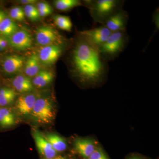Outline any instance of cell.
Here are the masks:
<instances>
[{
	"label": "cell",
	"instance_id": "30bf717a",
	"mask_svg": "<svg viewBox=\"0 0 159 159\" xmlns=\"http://www.w3.org/2000/svg\"><path fill=\"white\" fill-rule=\"evenodd\" d=\"M33 137L38 150L41 155L43 156L45 159H53L56 157L57 152L39 132L34 131L33 132Z\"/></svg>",
	"mask_w": 159,
	"mask_h": 159
},
{
	"label": "cell",
	"instance_id": "836d02e7",
	"mask_svg": "<svg viewBox=\"0 0 159 159\" xmlns=\"http://www.w3.org/2000/svg\"><path fill=\"white\" fill-rule=\"evenodd\" d=\"M0 108H1V107H0Z\"/></svg>",
	"mask_w": 159,
	"mask_h": 159
},
{
	"label": "cell",
	"instance_id": "9c48e42d",
	"mask_svg": "<svg viewBox=\"0 0 159 159\" xmlns=\"http://www.w3.org/2000/svg\"><path fill=\"white\" fill-rule=\"evenodd\" d=\"M9 43L15 49L20 50L30 48L32 43L31 34L25 30H18L9 38Z\"/></svg>",
	"mask_w": 159,
	"mask_h": 159
},
{
	"label": "cell",
	"instance_id": "8fae6325",
	"mask_svg": "<svg viewBox=\"0 0 159 159\" xmlns=\"http://www.w3.org/2000/svg\"><path fill=\"white\" fill-rule=\"evenodd\" d=\"M74 145L77 152L84 159H88L97 147L95 141L89 138L76 139Z\"/></svg>",
	"mask_w": 159,
	"mask_h": 159
},
{
	"label": "cell",
	"instance_id": "ac0fdd59",
	"mask_svg": "<svg viewBox=\"0 0 159 159\" xmlns=\"http://www.w3.org/2000/svg\"><path fill=\"white\" fill-rule=\"evenodd\" d=\"M16 118L14 114L9 109L6 107L0 108V127L7 128L14 125Z\"/></svg>",
	"mask_w": 159,
	"mask_h": 159
},
{
	"label": "cell",
	"instance_id": "83f0119b",
	"mask_svg": "<svg viewBox=\"0 0 159 159\" xmlns=\"http://www.w3.org/2000/svg\"><path fill=\"white\" fill-rule=\"evenodd\" d=\"M8 45V42L6 39L0 37V47H2L3 49H5Z\"/></svg>",
	"mask_w": 159,
	"mask_h": 159
},
{
	"label": "cell",
	"instance_id": "4316f807",
	"mask_svg": "<svg viewBox=\"0 0 159 159\" xmlns=\"http://www.w3.org/2000/svg\"><path fill=\"white\" fill-rule=\"evenodd\" d=\"M37 2L35 0H22L20 1V2L22 4L26 5H33Z\"/></svg>",
	"mask_w": 159,
	"mask_h": 159
},
{
	"label": "cell",
	"instance_id": "603a6c76",
	"mask_svg": "<svg viewBox=\"0 0 159 159\" xmlns=\"http://www.w3.org/2000/svg\"><path fill=\"white\" fill-rule=\"evenodd\" d=\"M25 16L32 21H37L39 19L38 10L33 5H26L24 8Z\"/></svg>",
	"mask_w": 159,
	"mask_h": 159
},
{
	"label": "cell",
	"instance_id": "7402d4cb",
	"mask_svg": "<svg viewBox=\"0 0 159 159\" xmlns=\"http://www.w3.org/2000/svg\"><path fill=\"white\" fill-rule=\"evenodd\" d=\"M55 8L61 11H67L75 7L80 6L82 3L77 0H57L54 1Z\"/></svg>",
	"mask_w": 159,
	"mask_h": 159
},
{
	"label": "cell",
	"instance_id": "4dcf8cb0",
	"mask_svg": "<svg viewBox=\"0 0 159 159\" xmlns=\"http://www.w3.org/2000/svg\"><path fill=\"white\" fill-rule=\"evenodd\" d=\"M127 159H143V158L141 157L136 156H132L131 157H130L128 158Z\"/></svg>",
	"mask_w": 159,
	"mask_h": 159
},
{
	"label": "cell",
	"instance_id": "d6a6232c",
	"mask_svg": "<svg viewBox=\"0 0 159 159\" xmlns=\"http://www.w3.org/2000/svg\"><path fill=\"white\" fill-rule=\"evenodd\" d=\"M3 49H4L2 48V47H0V52H1V51H3Z\"/></svg>",
	"mask_w": 159,
	"mask_h": 159
},
{
	"label": "cell",
	"instance_id": "5b68a950",
	"mask_svg": "<svg viewBox=\"0 0 159 159\" xmlns=\"http://www.w3.org/2000/svg\"><path fill=\"white\" fill-rule=\"evenodd\" d=\"M111 33L104 25L80 32L86 39L97 48L105 43Z\"/></svg>",
	"mask_w": 159,
	"mask_h": 159
},
{
	"label": "cell",
	"instance_id": "cb8c5ba5",
	"mask_svg": "<svg viewBox=\"0 0 159 159\" xmlns=\"http://www.w3.org/2000/svg\"><path fill=\"white\" fill-rule=\"evenodd\" d=\"M9 16L12 19L19 21H22L25 19L24 9L20 7H15L11 8L9 11Z\"/></svg>",
	"mask_w": 159,
	"mask_h": 159
},
{
	"label": "cell",
	"instance_id": "9a60e30c",
	"mask_svg": "<svg viewBox=\"0 0 159 159\" xmlns=\"http://www.w3.org/2000/svg\"><path fill=\"white\" fill-rule=\"evenodd\" d=\"M12 85L15 89L21 93H29L34 89V85L29 77L19 75L12 80Z\"/></svg>",
	"mask_w": 159,
	"mask_h": 159
},
{
	"label": "cell",
	"instance_id": "484cf974",
	"mask_svg": "<svg viewBox=\"0 0 159 159\" xmlns=\"http://www.w3.org/2000/svg\"><path fill=\"white\" fill-rule=\"evenodd\" d=\"M37 9L38 11H52V8L48 3L46 2H40L37 4Z\"/></svg>",
	"mask_w": 159,
	"mask_h": 159
},
{
	"label": "cell",
	"instance_id": "ba28073f",
	"mask_svg": "<svg viewBox=\"0 0 159 159\" xmlns=\"http://www.w3.org/2000/svg\"><path fill=\"white\" fill-rule=\"evenodd\" d=\"M128 18L127 12L121 9L109 18L103 25L111 32L125 31Z\"/></svg>",
	"mask_w": 159,
	"mask_h": 159
},
{
	"label": "cell",
	"instance_id": "7c38bea8",
	"mask_svg": "<svg viewBox=\"0 0 159 159\" xmlns=\"http://www.w3.org/2000/svg\"><path fill=\"white\" fill-rule=\"evenodd\" d=\"M36 99L37 98L34 94H25L20 96L16 102L18 111L23 116L31 113Z\"/></svg>",
	"mask_w": 159,
	"mask_h": 159
},
{
	"label": "cell",
	"instance_id": "2e32d148",
	"mask_svg": "<svg viewBox=\"0 0 159 159\" xmlns=\"http://www.w3.org/2000/svg\"><path fill=\"white\" fill-rule=\"evenodd\" d=\"M54 77V74L51 71H40L34 77L32 83L34 86L41 88L49 84L53 80Z\"/></svg>",
	"mask_w": 159,
	"mask_h": 159
},
{
	"label": "cell",
	"instance_id": "44dd1931",
	"mask_svg": "<svg viewBox=\"0 0 159 159\" xmlns=\"http://www.w3.org/2000/svg\"><path fill=\"white\" fill-rule=\"evenodd\" d=\"M54 23L59 29L67 31H71L73 24L70 18L66 16L56 15L53 17Z\"/></svg>",
	"mask_w": 159,
	"mask_h": 159
},
{
	"label": "cell",
	"instance_id": "ffe728a7",
	"mask_svg": "<svg viewBox=\"0 0 159 159\" xmlns=\"http://www.w3.org/2000/svg\"><path fill=\"white\" fill-rule=\"evenodd\" d=\"M16 93L14 90L11 89L4 88L0 89V107L10 105L13 102L16 97Z\"/></svg>",
	"mask_w": 159,
	"mask_h": 159
},
{
	"label": "cell",
	"instance_id": "7a4b0ae2",
	"mask_svg": "<svg viewBox=\"0 0 159 159\" xmlns=\"http://www.w3.org/2000/svg\"><path fill=\"white\" fill-rule=\"evenodd\" d=\"M92 17L97 22L104 25L109 18L122 9L124 2L119 0L85 1Z\"/></svg>",
	"mask_w": 159,
	"mask_h": 159
},
{
	"label": "cell",
	"instance_id": "5bb4252c",
	"mask_svg": "<svg viewBox=\"0 0 159 159\" xmlns=\"http://www.w3.org/2000/svg\"><path fill=\"white\" fill-rule=\"evenodd\" d=\"M40 60L36 53L31 54L25 62L24 72L28 77H34L39 72Z\"/></svg>",
	"mask_w": 159,
	"mask_h": 159
},
{
	"label": "cell",
	"instance_id": "6da1fadb",
	"mask_svg": "<svg viewBox=\"0 0 159 159\" xmlns=\"http://www.w3.org/2000/svg\"><path fill=\"white\" fill-rule=\"evenodd\" d=\"M71 51V67L83 82L94 84L105 77L108 72L107 61L102 57L98 48L81 33Z\"/></svg>",
	"mask_w": 159,
	"mask_h": 159
},
{
	"label": "cell",
	"instance_id": "f1b7e54d",
	"mask_svg": "<svg viewBox=\"0 0 159 159\" xmlns=\"http://www.w3.org/2000/svg\"><path fill=\"white\" fill-rule=\"evenodd\" d=\"M39 16L41 17H46L50 15L52 13V11H38Z\"/></svg>",
	"mask_w": 159,
	"mask_h": 159
},
{
	"label": "cell",
	"instance_id": "e0dca14e",
	"mask_svg": "<svg viewBox=\"0 0 159 159\" xmlns=\"http://www.w3.org/2000/svg\"><path fill=\"white\" fill-rule=\"evenodd\" d=\"M18 30L16 23L9 18H5L0 24V34L8 39Z\"/></svg>",
	"mask_w": 159,
	"mask_h": 159
},
{
	"label": "cell",
	"instance_id": "277c9868",
	"mask_svg": "<svg viewBox=\"0 0 159 159\" xmlns=\"http://www.w3.org/2000/svg\"><path fill=\"white\" fill-rule=\"evenodd\" d=\"M33 117L40 124H50L54 117V110L52 103L47 98L37 99L32 112Z\"/></svg>",
	"mask_w": 159,
	"mask_h": 159
},
{
	"label": "cell",
	"instance_id": "3957f363",
	"mask_svg": "<svg viewBox=\"0 0 159 159\" xmlns=\"http://www.w3.org/2000/svg\"><path fill=\"white\" fill-rule=\"evenodd\" d=\"M129 41L125 31L112 32L105 43L98 48L106 61L116 58L124 51Z\"/></svg>",
	"mask_w": 159,
	"mask_h": 159
},
{
	"label": "cell",
	"instance_id": "d4e9b609",
	"mask_svg": "<svg viewBox=\"0 0 159 159\" xmlns=\"http://www.w3.org/2000/svg\"><path fill=\"white\" fill-rule=\"evenodd\" d=\"M88 159H109L104 151L100 147H97Z\"/></svg>",
	"mask_w": 159,
	"mask_h": 159
},
{
	"label": "cell",
	"instance_id": "4fadbf2b",
	"mask_svg": "<svg viewBox=\"0 0 159 159\" xmlns=\"http://www.w3.org/2000/svg\"><path fill=\"white\" fill-rule=\"evenodd\" d=\"M25 57L17 55L8 56L3 63L4 70L8 74H12L18 72L25 66Z\"/></svg>",
	"mask_w": 159,
	"mask_h": 159
},
{
	"label": "cell",
	"instance_id": "52a82bcc",
	"mask_svg": "<svg viewBox=\"0 0 159 159\" xmlns=\"http://www.w3.org/2000/svg\"><path fill=\"white\" fill-rule=\"evenodd\" d=\"M35 38L38 43L43 47L54 44L60 39L55 30L48 26H41L37 29Z\"/></svg>",
	"mask_w": 159,
	"mask_h": 159
},
{
	"label": "cell",
	"instance_id": "8992f818",
	"mask_svg": "<svg viewBox=\"0 0 159 159\" xmlns=\"http://www.w3.org/2000/svg\"><path fill=\"white\" fill-rule=\"evenodd\" d=\"M63 51L61 46L57 44L43 47L39 51V58L46 65H51L56 62L60 57Z\"/></svg>",
	"mask_w": 159,
	"mask_h": 159
},
{
	"label": "cell",
	"instance_id": "f546056e",
	"mask_svg": "<svg viewBox=\"0 0 159 159\" xmlns=\"http://www.w3.org/2000/svg\"><path fill=\"white\" fill-rule=\"evenodd\" d=\"M6 17V14L5 11L0 10V24L2 21L3 19Z\"/></svg>",
	"mask_w": 159,
	"mask_h": 159
},
{
	"label": "cell",
	"instance_id": "d6986e66",
	"mask_svg": "<svg viewBox=\"0 0 159 159\" xmlns=\"http://www.w3.org/2000/svg\"><path fill=\"white\" fill-rule=\"evenodd\" d=\"M45 138L51 144L53 149L57 152L64 151L67 148L65 140L58 135L49 134L46 135Z\"/></svg>",
	"mask_w": 159,
	"mask_h": 159
},
{
	"label": "cell",
	"instance_id": "1f68e13d",
	"mask_svg": "<svg viewBox=\"0 0 159 159\" xmlns=\"http://www.w3.org/2000/svg\"><path fill=\"white\" fill-rule=\"evenodd\" d=\"M66 159L64 157H63L61 156H59L57 157H56L54 158V159Z\"/></svg>",
	"mask_w": 159,
	"mask_h": 159
}]
</instances>
